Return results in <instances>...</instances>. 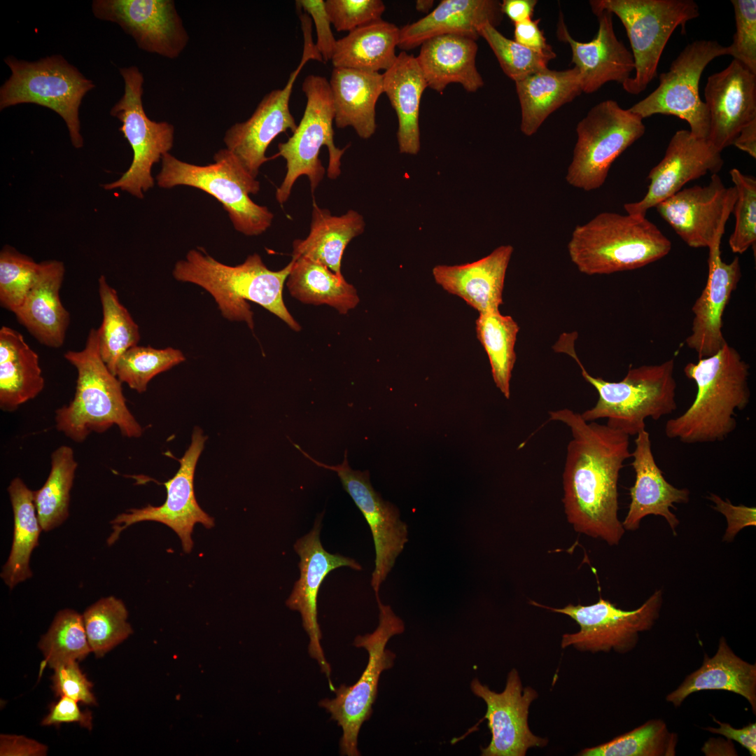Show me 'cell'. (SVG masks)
Wrapping results in <instances>:
<instances>
[{
  "mask_svg": "<svg viewBox=\"0 0 756 756\" xmlns=\"http://www.w3.org/2000/svg\"><path fill=\"white\" fill-rule=\"evenodd\" d=\"M570 430L563 472L562 502L574 530L617 545L625 529L618 518V481L631 457L628 435L607 424L586 421L568 409L549 412Z\"/></svg>",
  "mask_w": 756,
  "mask_h": 756,
  "instance_id": "cell-1",
  "label": "cell"
},
{
  "mask_svg": "<svg viewBox=\"0 0 756 756\" xmlns=\"http://www.w3.org/2000/svg\"><path fill=\"white\" fill-rule=\"evenodd\" d=\"M683 371L695 382L696 396L684 413L666 421V436L687 444L724 441L737 427L736 412L750 400L749 364L727 342Z\"/></svg>",
  "mask_w": 756,
  "mask_h": 756,
  "instance_id": "cell-2",
  "label": "cell"
},
{
  "mask_svg": "<svg viewBox=\"0 0 756 756\" xmlns=\"http://www.w3.org/2000/svg\"><path fill=\"white\" fill-rule=\"evenodd\" d=\"M293 260L279 271L269 270L254 253L236 266L220 262L201 248L190 250L178 261L172 274L177 280L196 284L215 300L223 316L246 322L253 328V312L248 302L257 303L284 321L292 330L301 327L287 309L283 288Z\"/></svg>",
  "mask_w": 756,
  "mask_h": 756,
  "instance_id": "cell-3",
  "label": "cell"
},
{
  "mask_svg": "<svg viewBox=\"0 0 756 756\" xmlns=\"http://www.w3.org/2000/svg\"><path fill=\"white\" fill-rule=\"evenodd\" d=\"M64 356L78 376L73 400L55 411L57 430L78 443L113 426L125 437L139 438L143 429L126 405L122 382L100 356L97 330L90 329L81 351H67Z\"/></svg>",
  "mask_w": 756,
  "mask_h": 756,
  "instance_id": "cell-4",
  "label": "cell"
},
{
  "mask_svg": "<svg viewBox=\"0 0 756 756\" xmlns=\"http://www.w3.org/2000/svg\"><path fill=\"white\" fill-rule=\"evenodd\" d=\"M671 241L647 218L602 212L572 232L568 251L587 275L638 269L665 257Z\"/></svg>",
  "mask_w": 756,
  "mask_h": 756,
  "instance_id": "cell-5",
  "label": "cell"
},
{
  "mask_svg": "<svg viewBox=\"0 0 756 756\" xmlns=\"http://www.w3.org/2000/svg\"><path fill=\"white\" fill-rule=\"evenodd\" d=\"M565 354L575 360L582 377L598 395L596 405L581 414L586 421L606 419L608 426L631 436L645 430L646 419L658 421L676 410L673 358L630 368L622 380L608 382L588 373L573 345Z\"/></svg>",
  "mask_w": 756,
  "mask_h": 756,
  "instance_id": "cell-6",
  "label": "cell"
},
{
  "mask_svg": "<svg viewBox=\"0 0 756 756\" xmlns=\"http://www.w3.org/2000/svg\"><path fill=\"white\" fill-rule=\"evenodd\" d=\"M214 160V163L200 166L167 153L162 157V168L156 176L158 185L167 189L181 185L202 190L223 205L238 232L247 236L263 233L271 226L274 215L249 197L260 190L259 181L227 148L219 150Z\"/></svg>",
  "mask_w": 756,
  "mask_h": 756,
  "instance_id": "cell-7",
  "label": "cell"
},
{
  "mask_svg": "<svg viewBox=\"0 0 756 756\" xmlns=\"http://www.w3.org/2000/svg\"><path fill=\"white\" fill-rule=\"evenodd\" d=\"M592 10H607L624 25L634 61L635 75L622 84L629 94H638L657 76L664 49L678 27L685 32L687 22L699 17L693 0H593Z\"/></svg>",
  "mask_w": 756,
  "mask_h": 756,
  "instance_id": "cell-8",
  "label": "cell"
},
{
  "mask_svg": "<svg viewBox=\"0 0 756 756\" xmlns=\"http://www.w3.org/2000/svg\"><path fill=\"white\" fill-rule=\"evenodd\" d=\"M302 90L307 99L303 115L291 136L278 144L279 153L286 160L287 172L276 189V199L286 202L296 180L308 177L313 192L323 179L326 169L319 158L322 146L328 150V176L337 178L341 174V159L347 148H339L333 141L334 108L329 81L315 74L305 77ZM275 156V157H276Z\"/></svg>",
  "mask_w": 756,
  "mask_h": 756,
  "instance_id": "cell-9",
  "label": "cell"
},
{
  "mask_svg": "<svg viewBox=\"0 0 756 756\" xmlns=\"http://www.w3.org/2000/svg\"><path fill=\"white\" fill-rule=\"evenodd\" d=\"M4 62L11 75L0 88V110L28 103L48 108L64 120L73 146L83 147L78 111L93 82L59 55L36 62L8 56Z\"/></svg>",
  "mask_w": 756,
  "mask_h": 756,
  "instance_id": "cell-10",
  "label": "cell"
},
{
  "mask_svg": "<svg viewBox=\"0 0 756 756\" xmlns=\"http://www.w3.org/2000/svg\"><path fill=\"white\" fill-rule=\"evenodd\" d=\"M379 608V624L370 634L357 636L356 648L368 653V662L359 679L352 685H341L332 692L333 699H323L318 705L330 714V719L342 728L340 751L342 755L359 756L358 737L362 724L372 715L381 673L393 666L395 654L386 648L390 638L405 631L403 621L392 608L376 596Z\"/></svg>",
  "mask_w": 756,
  "mask_h": 756,
  "instance_id": "cell-11",
  "label": "cell"
},
{
  "mask_svg": "<svg viewBox=\"0 0 756 756\" xmlns=\"http://www.w3.org/2000/svg\"><path fill=\"white\" fill-rule=\"evenodd\" d=\"M645 132L643 119L616 101L598 103L577 125L566 181L585 191L599 188L615 160Z\"/></svg>",
  "mask_w": 756,
  "mask_h": 756,
  "instance_id": "cell-12",
  "label": "cell"
},
{
  "mask_svg": "<svg viewBox=\"0 0 756 756\" xmlns=\"http://www.w3.org/2000/svg\"><path fill=\"white\" fill-rule=\"evenodd\" d=\"M727 46L713 40L689 43L659 75L657 88L629 109L643 120L656 114L676 116L686 121L690 132L707 139L709 113L699 96V81L706 66L718 57L728 55Z\"/></svg>",
  "mask_w": 756,
  "mask_h": 756,
  "instance_id": "cell-13",
  "label": "cell"
},
{
  "mask_svg": "<svg viewBox=\"0 0 756 756\" xmlns=\"http://www.w3.org/2000/svg\"><path fill=\"white\" fill-rule=\"evenodd\" d=\"M125 83L123 96L111 108L110 113L122 123L120 131L130 144L133 159L129 169L117 181L104 184L106 190L119 188L139 198L153 188V164L162 159L173 147L174 129L165 122L151 120L146 114L143 103L144 76L136 66L122 68Z\"/></svg>",
  "mask_w": 756,
  "mask_h": 756,
  "instance_id": "cell-14",
  "label": "cell"
},
{
  "mask_svg": "<svg viewBox=\"0 0 756 756\" xmlns=\"http://www.w3.org/2000/svg\"><path fill=\"white\" fill-rule=\"evenodd\" d=\"M536 606L568 615L580 626L579 631L562 636V648L573 646L580 651L626 653L634 648L639 634L650 630L658 620L663 603L661 589L656 590L639 608L624 610L599 596L593 604H568L564 608Z\"/></svg>",
  "mask_w": 756,
  "mask_h": 756,
  "instance_id": "cell-15",
  "label": "cell"
},
{
  "mask_svg": "<svg viewBox=\"0 0 756 756\" xmlns=\"http://www.w3.org/2000/svg\"><path fill=\"white\" fill-rule=\"evenodd\" d=\"M206 440L202 430L196 427L190 445L178 460V470L172 479L163 483L167 489L165 502L160 506L148 505L118 514L111 522L113 531L107 540L108 545H113L121 532L130 526L141 522L153 521L172 528L179 537L184 552L188 553L192 550L191 535L194 526L197 524H201L206 528L214 526V519L197 503L194 490L195 468Z\"/></svg>",
  "mask_w": 756,
  "mask_h": 756,
  "instance_id": "cell-16",
  "label": "cell"
},
{
  "mask_svg": "<svg viewBox=\"0 0 756 756\" xmlns=\"http://www.w3.org/2000/svg\"><path fill=\"white\" fill-rule=\"evenodd\" d=\"M298 449L318 466L337 474L344 490L366 519L373 537L375 550L371 586L375 596H378L381 585L408 542L407 526L400 519L398 509L384 500L373 489L368 471L355 470L350 468L347 451L344 453L342 463L328 465L312 458L300 447H298Z\"/></svg>",
  "mask_w": 756,
  "mask_h": 756,
  "instance_id": "cell-17",
  "label": "cell"
},
{
  "mask_svg": "<svg viewBox=\"0 0 756 756\" xmlns=\"http://www.w3.org/2000/svg\"><path fill=\"white\" fill-rule=\"evenodd\" d=\"M310 59L323 62L316 46L305 42L300 62L290 74L286 85L267 94L247 120L234 124L225 133L226 148L255 178L262 164L272 158L265 156L272 141L281 133L288 130L293 133L297 128L290 111L289 102L294 83Z\"/></svg>",
  "mask_w": 756,
  "mask_h": 756,
  "instance_id": "cell-18",
  "label": "cell"
},
{
  "mask_svg": "<svg viewBox=\"0 0 756 756\" xmlns=\"http://www.w3.org/2000/svg\"><path fill=\"white\" fill-rule=\"evenodd\" d=\"M736 198L718 174L705 186L682 188L655 208L681 239L692 248H710L721 242Z\"/></svg>",
  "mask_w": 756,
  "mask_h": 756,
  "instance_id": "cell-19",
  "label": "cell"
},
{
  "mask_svg": "<svg viewBox=\"0 0 756 756\" xmlns=\"http://www.w3.org/2000/svg\"><path fill=\"white\" fill-rule=\"evenodd\" d=\"M322 515L317 517L312 530L295 542V552L300 557L299 579L295 582L286 606L300 612L302 626L307 634L310 657L318 662L328 678L331 691L335 687L331 681V668L326 661L321 645L322 637L317 616V597L320 587L326 575L332 570L349 567L356 570L361 565L352 558L340 554H331L323 547L320 532Z\"/></svg>",
  "mask_w": 756,
  "mask_h": 756,
  "instance_id": "cell-20",
  "label": "cell"
},
{
  "mask_svg": "<svg viewBox=\"0 0 756 756\" xmlns=\"http://www.w3.org/2000/svg\"><path fill=\"white\" fill-rule=\"evenodd\" d=\"M470 689L486 704L483 719L488 721L491 739L481 749L482 756H524L529 748L547 744V738L531 732L528 723L529 706L538 693L531 687L523 688L515 668L509 672L502 692L491 690L477 678L472 680Z\"/></svg>",
  "mask_w": 756,
  "mask_h": 756,
  "instance_id": "cell-21",
  "label": "cell"
},
{
  "mask_svg": "<svg viewBox=\"0 0 756 756\" xmlns=\"http://www.w3.org/2000/svg\"><path fill=\"white\" fill-rule=\"evenodd\" d=\"M94 15L118 24L145 51L174 59L188 41L172 0H94Z\"/></svg>",
  "mask_w": 756,
  "mask_h": 756,
  "instance_id": "cell-22",
  "label": "cell"
},
{
  "mask_svg": "<svg viewBox=\"0 0 756 756\" xmlns=\"http://www.w3.org/2000/svg\"><path fill=\"white\" fill-rule=\"evenodd\" d=\"M724 160L707 139L680 130L673 135L661 161L649 172L648 191L638 202L626 203L627 214L645 217L647 211L673 196L688 182L708 173L718 174Z\"/></svg>",
  "mask_w": 756,
  "mask_h": 756,
  "instance_id": "cell-23",
  "label": "cell"
},
{
  "mask_svg": "<svg viewBox=\"0 0 756 756\" xmlns=\"http://www.w3.org/2000/svg\"><path fill=\"white\" fill-rule=\"evenodd\" d=\"M704 96L709 113L707 140L722 152L745 125L756 120V74L733 59L708 78Z\"/></svg>",
  "mask_w": 756,
  "mask_h": 756,
  "instance_id": "cell-24",
  "label": "cell"
},
{
  "mask_svg": "<svg viewBox=\"0 0 756 756\" xmlns=\"http://www.w3.org/2000/svg\"><path fill=\"white\" fill-rule=\"evenodd\" d=\"M597 17L598 28L590 41L573 38L559 15L556 36L568 43L572 52V62L579 71L582 92H596L608 82L622 84L634 70L631 52L620 41L615 32L612 14L607 10L592 11Z\"/></svg>",
  "mask_w": 756,
  "mask_h": 756,
  "instance_id": "cell-25",
  "label": "cell"
},
{
  "mask_svg": "<svg viewBox=\"0 0 756 756\" xmlns=\"http://www.w3.org/2000/svg\"><path fill=\"white\" fill-rule=\"evenodd\" d=\"M721 242L708 248V274L706 286L692 306L691 333L685 344L699 358L716 354L726 343L722 332V316L741 277L738 257L730 262L722 260Z\"/></svg>",
  "mask_w": 756,
  "mask_h": 756,
  "instance_id": "cell-26",
  "label": "cell"
},
{
  "mask_svg": "<svg viewBox=\"0 0 756 756\" xmlns=\"http://www.w3.org/2000/svg\"><path fill=\"white\" fill-rule=\"evenodd\" d=\"M636 437L635 448L631 453L635 482L629 489L631 502L622 526L625 531H636L645 517L659 515L666 519L676 535L680 522L671 508H675L674 503H688L690 491L687 488H677L666 480L655 461L646 429Z\"/></svg>",
  "mask_w": 756,
  "mask_h": 756,
  "instance_id": "cell-27",
  "label": "cell"
},
{
  "mask_svg": "<svg viewBox=\"0 0 756 756\" xmlns=\"http://www.w3.org/2000/svg\"><path fill=\"white\" fill-rule=\"evenodd\" d=\"M513 247L502 245L488 255L461 265H438L432 270L438 285L463 299L479 314L499 310Z\"/></svg>",
  "mask_w": 756,
  "mask_h": 756,
  "instance_id": "cell-28",
  "label": "cell"
},
{
  "mask_svg": "<svg viewBox=\"0 0 756 756\" xmlns=\"http://www.w3.org/2000/svg\"><path fill=\"white\" fill-rule=\"evenodd\" d=\"M503 15L501 2L496 0H442L425 17L400 29L398 48L412 50L430 38L447 34L477 41L481 26L490 23L496 27Z\"/></svg>",
  "mask_w": 756,
  "mask_h": 756,
  "instance_id": "cell-29",
  "label": "cell"
},
{
  "mask_svg": "<svg viewBox=\"0 0 756 756\" xmlns=\"http://www.w3.org/2000/svg\"><path fill=\"white\" fill-rule=\"evenodd\" d=\"M64 272L61 261L40 262L34 284L22 305L13 312L41 344L52 348L62 346L70 323V314L59 297Z\"/></svg>",
  "mask_w": 756,
  "mask_h": 756,
  "instance_id": "cell-30",
  "label": "cell"
},
{
  "mask_svg": "<svg viewBox=\"0 0 756 756\" xmlns=\"http://www.w3.org/2000/svg\"><path fill=\"white\" fill-rule=\"evenodd\" d=\"M416 57L428 88L443 93L451 83H458L468 92L484 86L476 66V40L447 34L430 38L421 46Z\"/></svg>",
  "mask_w": 756,
  "mask_h": 756,
  "instance_id": "cell-31",
  "label": "cell"
},
{
  "mask_svg": "<svg viewBox=\"0 0 756 756\" xmlns=\"http://www.w3.org/2000/svg\"><path fill=\"white\" fill-rule=\"evenodd\" d=\"M329 85L336 127H351L359 137L370 138L377 128L376 104L384 93L383 74L334 67Z\"/></svg>",
  "mask_w": 756,
  "mask_h": 756,
  "instance_id": "cell-32",
  "label": "cell"
},
{
  "mask_svg": "<svg viewBox=\"0 0 756 756\" xmlns=\"http://www.w3.org/2000/svg\"><path fill=\"white\" fill-rule=\"evenodd\" d=\"M703 690H724L738 694L756 713V664L738 657L724 636L712 657L705 654L701 666L687 676L680 685L666 696V701L679 707L691 694Z\"/></svg>",
  "mask_w": 756,
  "mask_h": 756,
  "instance_id": "cell-33",
  "label": "cell"
},
{
  "mask_svg": "<svg viewBox=\"0 0 756 756\" xmlns=\"http://www.w3.org/2000/svg\"><path fill=\"white\" fill-rule=\"evenodd\" d=\"M382 74L384 93L398 118L399 151L416 155L421 148L420 104L428 86L416 57L402 51L393 65Z\"/></svg>",
  "mask_w": 756,
  "mask_h": 756,
  "instance_id": "cell-34",
  "label": "cell"
},
{
  "mask_svg": "<svg viewBox=\"0 0 756 756\" xmlns=\"http://www.w3.org/2000/svg\"><path fill=\"white\" fill-rule=\"evenodd\" d=\"M514 83L521 108L520 130L527 136L536 134L552 113L582 92L575 66L561 71L547 67Z\"/></svg>",
  "mask_w": 756,
  "mask_h": 756,
  "instance_id": "cell-35",
  "label": "cell"
},
{
  "mask_svg": "<svg viewBox=\"0 0 756 756\" xmlns=\"http://www.w3.org/2000/svg\"><path fill=\"white\" fill-rule=\"evenodd\" d=\"M45 384L38 354L21 333L7 326L0 329V408L13 412L36 398Z\"/></svg>",
  "mask_w": 756,
  "mask_h": 756,
  "instance_id": "cell-36",
  "label": "cell"
},
{
  "mask_svg": "<svg viewBox=\"0 0 756 756\" xmlns=\"http://www.w3.org/2000/svg\"><path fill=\"white\" fill-rule=\"evenodd\" d=\"M365 227L364 218L358 212L350 209L342 216H332L314 202L310 232L305 239L293 241L292 258L310 259L341 275L343 253Z\"/></svg>",
  "mask_w": 756,
  "mask_h": 756,
  "instance_id": "cell-37",
  "label": "cell"
},
{
  "mask_svg": "<svg viewBox=\"0 0 756 756\" xmlns=\"http://www.w3.org/2000/svg\"><path fill=\"white\" fill-rule=\"evenodd\" d=\"M400 28L382 19L358 27L337 40L333 66L386 71L396 60Z\"/></svg>",
  "mask_w": 756,
  "mask_h": 756,
  "instance_id": "cell-38",
  "label": "cell"
},
{
  "mask_svg": "<svg viewBox=\"0 0 756 756\" xmlns=\"http://www.w3.org/2000/svg\"><path fill=\"white\" fill-rule=\"evenodd\" d=\"M286 286L298 300L312 304H328L345 314L355 308L359 297L354 286L342 274L306 258L293 259Z\"/></svg>",
  "mask_w": 756,
  "mask_h": 756,
  "instance_id": "cell-39",
  "label": "cell"
},
{
  "mask_svg": "<svg viewBox=\"0 0 756 756\" xmlns=\"http://www.w3.org/2000/svg\"><path fill=\"white\" fill-rule=\"evenodd\" d=\"M14 519L13 538L8 559L1 577L12 589L32 576L29 560L38 544L42 530L34 503L33 491L22 479L15 477L8 487Z\"/></svg>",
  "mask_w": 756,
  "mask_h": 756,
  "instance_id": "cell-40",
  "label": "cell"
},
{
  "mask_svg": "<svg viewBox=\"0 0 756 756\" xmlns=\"http://www.w3.org/2000/svg\"><path fill=\"white\" fill-rule=\"evenodd\" d=\"M475 330L477 337L488 356L493 382L504 396L509 398L519 326L512 316L503 315L496 310L479 314L475 321Z\"/></svg>",
  "mask_w": 756,
  "mask_h": 756,
  "instance_id": "cell-41",
  "label": "cell"
},
{
  "mask_svg": "<svg viewBox=\"0 0 756 756\" xmlns=\"http://www.w3.org/2000/svg\"><path fill=\"white\" fill-rule=\"evenodd\" d=\"M98 293L103 315L102 325L97 329L99 351L108 370L115 375L119 358L139 341V326L104 275L98 279Z\"/></svg>",
  "mask_w": 756,
  "mask_h": 756,
  "instance_id": "cell-42",
  "label": "cell"
},
{
  "mask_svg": "<svg viewBox=\"0 0 756 756\" xmlns=\"http://www.w3.org/2000/svg\"><path fill=\"white\" fill-rule=\"evenodd\" d=\"M77 467L71 447L62 445L52 453L49 475L43 486L33 491L34 503L43 531L56 528L69 517L70 492Z\"/></svg>",
  "mask_w": 756,
  "mask_h": 756,
  "instance_id": "cell-43",
  "label": "cell"
},
{
  "mask_svg": "<svg viewBox=\"0 0 756 756\" xmlns=\"http://www.w3.org/2000/svg\"><path fill=\"white\" fill-rule=\"evenodd\" d=\"M678 737L660 719L650 720L612 741L582 750V756H673Z\"/></svg>",
  "mask_w": 756,
  "mask_h": 756,
  "instance_id": "cell-44",
  "label": "cell"
},
{
  "mask_svg": "<svg viewBox=\"0 0 756 756\" xmlns=\"http://www.w3.org/2000/svg\"><path fill=\"white\" fill-rule=\"evenodd\" d=\"M38 647L45 658L40 674L47 666L54 669L62 664L83 659L92 650L83 615L70 609L59 611Z\"/></svg>",
  "mask_w": 756,
  "mask_h": 756,
  "instance_id": "cell-45",
  "label": "cell"
},
{
  "mask_svg": "<svg viewBox=\"0 0 756 756\" xmlns=\"http://www.w3.org/2000/svg\"><path fill=\"white\" fill-rule=\"evenodd\" d=\"M127 615L123 602L113 596L99 600L84 612L88 640L97 657H103L132 633Z\"/></svg>",
  "mask_w": 756,
  "mask_h": 756,
  "instance_id": "cell-46",
  "label": "cell"
},
{
  "mask_svg": "<svg viewBox=\"0 0 756 756\" xmlns=\"http://www.w3.org/2000/svg\"><path fill=\"white\" fill-rule=\"evenodd\" d=\"M185 359L180 350L172 347L158 349L150 346L136 345L127 349L118 360L115 376L130 388L144 393L155 376L171 369Z\"/></svg>",
  "mask_w": 756,
  "mask_h": 756,
  "instance_id": "cell-47",
  "label": "cell"
},
{
  "mask_svg": "<svg viewBox=\"0 0 756 756\" xmlns=\"http://www.w3.org/2000/svg\"><path fill=\"white\" fill-rule=\"evenodd\" d=\"M479 35L490 46L505 74L514 82L547 68L556 57L554 51L538 52L507 38L490 23L479 27Z\"/></svg>",
  "mask_w": 756,
  "mask_h": 756,
  "instance_id": "cell-48",
  "label": "cell"
},
{
  "mask_svg": "<svg viewBox=\"0 0 756 756\" xmlns=\"http://www.w3.org/2000/svg\"><path fill=\"white\" fill-rule=\"evenodd\" d=\"M39 263L6 246L0 253V304L13 313L23 303L36 280Z\"/></svg>",
  "mask_w": 756,
  "mask_h": 756,
  "instance_id": "cell-49",
  "label": "cell"
},
{
  "mask_svg": "<svg viewBox=\"0 0 756 756\" xmlns=\"http://www.w3.org/2000/svg\"><path fill=\"white\" fill-rule=\"evenodd\" d=\"M729 174L736 198L732 210L735 225L729 246L733 253L742 254L756 242V179L736 168Z\"/></svg>",
  "mask_w": 756,
  "mask_h": 756,
  "instance_id": "cell-50",
  "label": "cell"
},
{
  "mask_svg": "<svg viewBox=\"0 0 756 756\" xmlns=\"http://www.w3.org/2000/svg\"><path fill=\"white\" fill-rule=\"evenodd\" d=\"M736 30L729 55L756 74V1L732 0Z\"/></svg>",
  "mask_w": 756,
  "mask_h": 756,
  "instance_id": "cell-51",
  "label": "cell"
},
{
  "mask_svg": "<svg viewBox=\"0 0 756 756\" xmlns=\"http://www.w3.org/2000/svg\"><path fill=\"white\" fill-rule=\"evenodd\" d=\"M326 9L337 31H351L382 19L386 6L381 0H326Z\"/></svg>",
  "mask_w": 756,
  "mask_h": 756,
  "instance_id": "cell-52",
  "label": "cell"
},
{
  "mask_svg": "<svg viewBox=\"0 0 756 756\" xmlns=\"http://www.w3.org/2000/svg\"><path fill=\"white\" fill-rule=\"evenodd\" d=\"M52 689L56 695L67 696L88 705H96L91 691L92 684L79 668L76 661L62 664L54 668Z\"/></svg>",
  "mask_w": 756,
  "mask_h": 756,
  "instance_id": "cell-53",
  "label": "cell"
},
{
  "mask_svg": "<svg viewBox=\"0 0 756 756\" xmlns=\"http://www.w3.org/2000/svg\"><path fill=\"white\" fill-rule=\"evenodd\" d=\"M299 8H302L305 13L312 19L316 31V47L325 62L332 59L337 40L331 31L329 17L325 1L323 0H298L295 1Z\"/></svg>",
  "mask_w": 756,
  "mask_h": 756,
  "instance_id": "cell-54",
  "label": "cell"
},
{
  "mask_svg": "<svg viewBox=\"0 0 756 756\" xmlns=\"http://www.w3.org/2000/svg\"><path fill=\"white\" fill-rule=\"evenodd\" d=\"M708 498L715 505L713 509L722 514L727 522L723 541H732L737 533L745 527L755 526L756 509L744 505H734L729 499L724 500L715 493Z\"/></svg>",
  "mask_w": 756,
  "mask_h": 756,
  "instance_id": "cell-55",
  "label": "cell"
},
{
  "mask_svg": "<svg viewBox=\"0 0 756 756\" xmlns=\"http://www.w3.org/2000/svg\"><path fill=\"white\" fill-rule=\"evenodd\" d=\"M92 721V713L90 711H81L77 701L67 696H61L57 703L52 705L49 714L43 718L41 724L50 726L63 722H77L81 727L91 730Z\"/></svg>",
  "mask_w": 756,
  "mask_h": 756,
  "instance_id": "cell-56",
  "label": "cell"
},
{
  "mask_svg": "<svg viewBox=\"0 0 756 756\" xmlns=\"http://www.w3.org/2000/svg\"><path fill=\"white\" fill-rule=\"evenodd\" d=\"M540 19L530 18L514 23V41L538 52H552V46L547 43L543 31L540 29Z\"/></svg>",
  "mask_w": 756,
  "mask_h": 756,
  "instance_id": "cell-57",
  "label": "cell"
},
{
  "mask_svg": "<svg viewBox=\"0 0 756 756\" xmlns=\"http://www.w3.org/2000/svg\"><path fill=\"white\" fill-rule=\"evenodd\" d=\"M0 742L1 756H38L47 752V746L22 736L1 735Z\"/></svg>",
  "mask_w": 756,
  "mask_h": 756,
  "instance_id": "cell-58",
  "label": "cell"
},
{
  "mask_svg": "<svg viewBox=\"0 0 756 756\" xmlns=\"http://www.w3.org/2000/svg\"><path fill=\"white\" fill-rule=\"evenodd\" d=\"M713 720L720 725L718 728H704L713 734L722 735L729 740L738 742L746 748L751 756L756 755V723H750L741 729H735L729 723L722 722L713 716Z\"/></svg>",
  "mask_w": 756,
  "mask_h": 756,
  "instance_id": "cell-59",
  "label": "cell"
},
{
  "mask_svg": "<svg viewBox=\"0 0 756 756\" xmlns=\"http://www.w3.org/2000/svg\"><path fill=\"white\" fill-rule=\"evenodd\" d=\"M536 0H503L501 9L513 22L517 23L532 18Z\"/></svg>",
  "mask_w": 756,
  "mask_h": 756,
  "instance_id": "cell-60",
  "label": "cell"
},
{
  "mask_svg": "<svg viewBox=\"0 0 756 756\" xmlns=\"http://www.w3.org/2000/svg\"><path fill=\"white\" fill-rule=\"evenodd\" d=\"M734 146L756 158V120L745 125L733 142Z\"/></svg>",
  "mask_w": 756,
  "mask_h": 756,
  "instance_id": "cell-61",
  "label": "cell"
},
{
  "mask_svg": "<svg viewBox=\"0 0 756 756\" xmlns=\"http://www.w3.org/2000/svg\"><path fill=\"white\" fill-rule=\"evenodd\" d=\"M433 0H418L415 3L416 9L422 13H428L433 6Z\"/></svg>",
  "mask_w": 756,
  "mask_h": 756,
  "instance_id": "cell-62",
  "label": "cell"
}]
</instances>
